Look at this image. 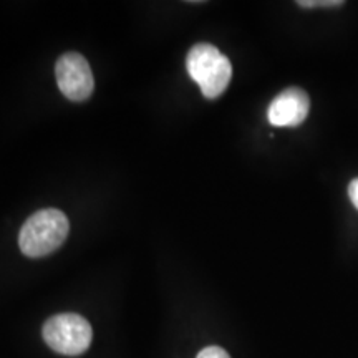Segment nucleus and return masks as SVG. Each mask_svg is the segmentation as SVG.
<instances>
[{"instance_id":"f257e3e1","label":"nucleus","mask_w":358,"mask_h":358,"mask_svg":"<svg viewBox=\"0 0 358 358\" xmlns=\"http://www.w3.org/2000/svg\"><path fill=\"white\" fill-rule=\"evenodd\" d=\"M69 219L58 209H42L27 219L19 234V248L27 257H43L57 250L69 236Z\"/></svg>"},{"instance_id":"f03ea898","label":"nucleus","mask_w":358,"mask_h":358,"mask_svg":"<svg viewBox=\"0 0 358 358\" xmlns=\"http://www.w3.org/2000/svg\"><path fill=\"white\" fill-rule=\"evenodd\" d=\"M186 69L209 100L221 96L232 78L229 58L211 43L194 45L186 57Z\"/></svg>"},{"instance_id":"7ed1b4c3","label":"nucleus","mask_w":358,"mask_h":358,"mask_svg":"<svg viewBox=\"0 0 358 358\" xmlns=\"http://www.w3.org/2000/svg\"><path fill=\"white\" fill-rule=\"evenodd\" d=\"M43 340L60 355L77 357L88 350L92 343V325L78 313H58L43 325Z\"/></svg>"},{"instance_id":"20e7f679","label":"nucleus","mask_w":358,"mask_h":358,"mask_svg":"<svg viewBox=\"0 0 358 358\" xmlns=\"http://www.w3.org/2000/svg\"><path fill=\"white\" fill-rule=\"evenodd\" d=\"M55 75L58 88L69 100L83 101L92 96L95 80L88 62L80 53L70 52L58 58Z\"/></svg>"},{"instance_id":"39448f33","label":"nucleus","mask_w":358,"mask_h":358,"mask_svg":"<svg viewBox=\"0 0 358 358\" xmlns=\"http://www.w3.org/2000/svg\"><path fill=\"white\" fill-rule=\"evenodd\" d=\"M310 98L302 88L290 87L279 93L267 110L268 123L279 128H295L306 122Z\"/></svg>"},{"instance_id":"423d86ee","label":"nucleus","mask_w":358,"mask_h":358,"mask_svg":"<svg viewBox=\"0 0 358 358\" xmlns=\"http://www.w3.org/2000/svg\"><path fill=\"white\" fill-rule=\"evenodd\" d=\"M299 6L303 7V8H312V7H342L343 2L342 0H324V2H320V0H301V2H297Z\"/></svg>"},{"instance_id":"0eeeda50","label":"nucleus","mask_w":358,"mask_h":358,"mask_svg":"<svg viewBox=\"0 0 358 358\" xmlns=\"http://www.w3.org/2000/svg\"><path fill=\"white\" fill-rule=\"evenodd\" d=\"M198 358H231L229 353H227L221 347H208L204 350L199 352Z\"/></svg>"},{"instance_id":"6e6552de","label":"nucleus","mask_w":358,"mask_h":358,"mask_svg":"<svg viewBox=\"0 0 358 358\" xmlns=\"http://www.w3.org/2000/svg\"><path fill=\"white\" fill-rule=\"evenodd\" d=\"M348 198H350L352 204L358 209V178L352 179V182L348 185Z\"/></svg>"}]
</instances>
